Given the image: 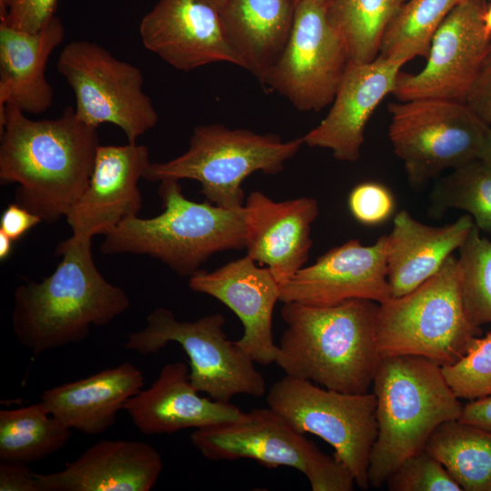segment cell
I'll return each instance as SVG.
<instances>
[{"label":"cell","instance_id":"9c48e42d","mask_svg":"<svg viewBox=\"0 0 491 491\" xmlns=\"http://www.w3.org/2000/svg\"><path fill=\"white\" fill-rule=\"evenodd\" d=\"M221 314L207 315L195 321H180L165 307L154 309L145 326L127 335L125 348L146 356L177 343L189 358V376L199 393L229 403L237 395L259 397L266 381L255 361L224 331Z\"/></svg>","mask_w":491,"mask_h":491},{"label":"cell","instance_id":"ba28073f","mask_svg":"<svg viewBox=\"0 0 491 491\" xmlns=\"http://www.w3.org/2000/svg\"><path fill=\"white\" fill-rule=\"evenodd\" d=\"M190 441L211 461L247 458L269 468L297 469L313 491H351L356 484L343 463L325 455L270 407L254 408L235 420L195 429Z\"/></svg>","mask_w":491,"mask_h":491},{"label":"cell","instance_id":"4fadbf2b","mask_svg":"<svg viewBox=\"0 0 491 491\" xmlns=\"http://www.w3.org/2000/svg\"><path fill=\"white\" fill-rule=\"evenodd\" d=\"M349 63L326 6L305 0L296 5L288 40L260 82L299 111L316 112L332 104Z\"/></svg>","mask_w":491,"mask_h":491},{"label":"cell","instance_id":"7bdbcfd3","mask_svg":"<svg viewBox=\"0 0 491 491\" xmlns=\"http://www.w3.org/2000/svg\"><path fill=\"white\" fill-rule=\"evenodd\" d=\"M202 1L211 5L212 7L216 9L218 12L222 9V7L226 2V0H202Z\"/></svg>","mask_w":491,"mask_h":491},{"label":"cell","instance_id":"f35d334b","mask_svg":"<svg viewBox=\"0 0 491 491\" xmlns=\"http://www.w3.org/2000/svg\"><path fill=\"white\" fill-rule=\"evenodd\" d=\"M41 222L38 215L14 203L8 205L1 215L0 231L16 241Z\"/></svg>","mask_w":491,"mask_h":491},{"label":"cell","instance_id":"52a82bcc","mask_svg":"<svg viewBox=\"0 0 491 491\" xmlns=\"http://www.w3.org/2000/svg\"><path fill=\"white\" fill-rule=\"evenodd\" d=\"M478 331L466 313L453 256L412 292L379 304L376 345L382 358L408 355L451 365L467 352Z\"/></svg>","mask_w":491,"mask_h":491},{"label":"cell","instance_id":"30bf717a","mask_svg":"<svg viewBox=\"0 0 491 491\" xmlns=\"http://www.w3.org/2000/svg\"><path fill=\"white\" fill-rule=\"evenodd\" d=\"M388 110V136L412 186L480 157L489 125L466 103L422 98L392 103Z\"/></svg>","mask_w":491,"mask_h":491},{"label":"cell","instance_id":"277c9868","mask_svg":"<svg viewBox=\"0 0 491 491\" xmlns=\"http://www.w3.org/2000/svg\"><path fill=\"white\" fill-rule=\"evenodd\" d=\"M377 436L369 455V486L380 487L407 458L425 450L443 423L458 420L464 405L441 366L425 357L381 359L373 381Z\"/></svg>","mask_w":491,"mask_h":491},{"label":"cell","instance_id":"603a6c76","mask_svg":"<svg viewBox=\"0 0 491 491\" xmlns=\"http://www.w3.org/2000/svg\"><path fill=\"white\" fill-rule=\"evenodd\" d=\"M475 225L468 214L452 224L432 226L401 210L386 235L387 281L391 298L405 296L435 276L458 250Z\"/></svg>","mask_w":491,"mask_h":491},{"label":"cell","instance_id":"7a4b0ae2","mask_svg":"<svg viewBox=\"0 0 491 491\" xmlns=\"http://www.w3.org/2000/svg\"><path fill=\"white\" fill-rule=\"evenodd\" d=\"M55 255L62 260L50 276L14 292L12 328L35 356L82 342L92 327L109 324L130 306L125 290L97 269L92 239L69 237L57 246Z\"/></svg>","mask_w":491,"mask_h":491},{"label":"cell","instance_id":"8d00e7d4","mask_svg":"<svg viewBox=\"0 0 491 491\" xmlns=\"http://www.w3.org/2000/svg\"><path fill=\"white\" fill-rule=\"evenodd\" d=\"M466 104L485 124L491 126V47L470 88Z\"/></svg>","mask_w":491,"mask_h":491},{"label":"cell","instance_id":"d4e9b609","mask_svg":"<svg viewBox=\"0 0 491 491\" xmlns=\"http://www.w3.org/2000/svg\"><path fill=\"white\" fill-rule=\"evenodd\" d=\"M145 378L131 362L106 368L87 377L43 392L40 401L71 429L98 435L116 421L129 398L136 395Z\"/></svg>","mask_w":491,"mask_h":491},{"label":"cell","instance_id":"e575fe53","mask_svg":"<svg viewBox=\"0 0 491 491\" xmlns=\"http://www.w3.org/2000/svg\"><path fill=\"white\" fill-rule=\"evenodd\" d=\"M347 205L358 223L373 226L385 223L392 216L396 201L388 187L377 182L366 181L352 188Z\"/></svg>","mask_w":491,"mask_h":491},{"label":"cell","instance_id":"ee69618b","mask_svg":"<svg viewBox=\"0 0 491 491\" xmlns=\"http://www.w3.org/2000/svg\"><path fill=\"white\" fill-rule=\"evenodd\" d=\"M484 20L487 31L491 34V5L486 7Z\"/></svg>","mask_w":491,"mask_h":491},{"label":"cell","instance_id":"6da1fadb","mask_svg":"<svg viewBox=\"0 0 491 491\" xmlns=\"http://www.w3.org/2000/svg\"><path fill=\"white\" fill-rule=\"evenodd\" d=\"M25 115L14 104L0 109V183L17 184L15 203L54 224L87 187L100 145L97 128L71 106L54 119Z\"/></svg>","mask_w":491,"mask_h":491},{"label":"cell","instance_id":"f1b7e54d","mask_svg":"<svg viewBox=\"0 0 491 491\" xmlns=\"http://www.w3.org/2000/svg\"><path fill=\"white\" fill-rule=\"evenodd\" d=\"M461 0H406L388 24L379 55L404 64L426 58L434 35Z\"/></svg>","mask_w":491,"mask_h":491},{"label":"cell","instance_id":"4dcf8cb0","mask_svg":"<svg viewBox=\"0 0 491 491\" xmlns=\"http://www.w3.org/2000/svg\"><path fill=\"white\" fill-rule=\"evenodd\" d=\"M449 209L467 212L479 230L491 235V165L476 159L451 170L434 185L428 214L438 219Z\"/></svg>","mask_w":491,"mask_h":491},{"label":"cell","instance_id":"7c38bea8","mask_svg":"<svg viewBox=\"0 0 491 491\" xmlns=\"http://www.w3.org/2000/svg\"><path fill=\"white\" fill-rule=\"evenodd\" d=\"M57 70L75 94L76 116L86 125H115L127 143L135 144L157 124L158 113L144 92L140 68L101 45L86 40L68 43L60 52Z\"/></svg>","mask_w":491,"mask_h":491},{"label":"cell","instance_id":"e0dca14e","mask_svg":"<svg viewBox=\"0 0 491 491\" xmlns=\"http://www.w3.org/2000/svg\"><path fill=\"white\" fill-rule=\"evenodd\" d=\"M151 164L144 145H102L87 187L65 218L75 240L105 235L142 209L138 182Z\"/></svg>","mask_w":491,"mask_h":491},{"label":"cell","instance_id":"8fae6325","mask_svg":"<svg viewBox=\"0 0 491 491\" xmlns=\"http://www.w3.org/2000/svg\"><path fill=\"white\" fill-rule=\"evenodd\" d=\"M268 407L301 434L316 435L353 474L362 489L369 486V455L377 436L374 393L347 394L286 376L271 386Z\"/></svg>","mask_w":491,"mask_h":491},{"label":"cell","instance_id":"cb8c5ba5","mask_svg":"<svg viewBox=\"0 0 491 491\" xmlns=\"http://www.w3.org/2000/svg\"><path fill=\"white\" fill-rule=\"evenodd\" d=\"M64 37L56 16L35 33L0 23V109L14 104L25 114L38 115L50 108L54 91L45 65Z\"/></svg>","mask_w":491,"mask_h":491},{"label":"cell","instance_id":"b9f144b4","mask_svg":"<svg viewBox=\"0 0 491 491\" xmlns=\"http://www.w3.org/2000/svg\"><path fill=\"white\" fill-rule=\"evenodd\" d=\"M479 159L491 165V126L488 128Z\"/></svg>","mask_w":491,"mask_h":491},{"label":"cell","instance_id":"484cf974","mask_svg":"<svg viewBox=\"0 0 491 491\" xmlns=\"http://www.w3.org/2000/svg\"><path fill=\"white\" fill-rule=\"evenodd\" d=\"M293 0H226L219 11L226 37L259 81L282 53L294 22Z\"/></svg>","mask_w":491,"mask_h":491},{"label":"cell","instance_id":"8992f818","mask_svg":"<svg viewBox=\"0 0 491 491\" xmlns=\"http://www.w3.org/2000/svg\"><path fill=\"white\" fill-rule=\"evenodd\" d=\"M304 145L302 137L284 141L274 134L230 129L220 124L195 126L188 149L163 163H151L149 182L190 179L201 185L206 201L226 209L244 206L242 183L250 175H276Z\"/></svg>","mask_w":491,"mask_h":491},{"label":"cell","instance_id":"ab89813d","mask_svg":"<svg viewBox=\"0 0 491 491\" xmlns=\"http://www.w3.org/2000/svg\"><path fill=\"white\" fill-rule=\"evenodd\" d=\"M458 420L491 432V396L468 401Z\"/></svg>","mask_w":491,"mask_h":491},{"label":"cell","instance_id":"836d02e7","mask_svg":"<svg viewBox=\"0 0 491 491\" xmlns=\"http://www.w3.org/2000/svg\"><path fill=\"white\" fill-rule=\"evenodd\" d=\"M390 491H462L446 468L426 450L405 460L387 478Z\"/></svg>","mask_w":491,"mask_h":491},{"label":"cell","instance_id":"ac0fdd59","mask_svg":"<svg viewBox=\"0 0 491 491\" xmlns=\"http://www.w3.org/2000/svg\"><path fill=\"white\" fill-rule=\"evenodd\" d=\"M191 290L210 296L231 309L243 325L235 341L256 363H276L278 345L273 337L274 308L279 300V283L269 268L249 256L235 259L207 272L199 269L188 280Z\"/></svg>","mask_w":491,"mask_h":491},{"label":"cell","instance_id":"5bb4252c","mask_svg":"<svg viewBox=\"0 0 491 491\" xmlns=\"http://www.w3.org/2000/svg\"><path fill=\"white\" fill-rule=\"evenodd\" d=\"M486 0H461L431 42L427 61L416 74H398L393 95L399 101L422 98L466 103L491 47L485 25Z\"/></svg>","mask_w":491,"mask_h":491},{"label":"cell","instance_id":"7402d4cb","mask_svg":"<svg viewBox=\"0 0 491 491\" xmlns=\"http://www.w3.org/2000/svg\"><path fill=\"white\" fill-rule=\"evenodd\" d=\"M124 410L145 435L202 428L235 420L243 413L230 402L201 396L183 362L164 366L151 386L129 398Z\"/></svg>","mask_w":491,"mask_h":491},{"label":"cell","instance_id":"d590c367","mask_svg":"<svg viewBox=\"0 0 491 491\" xmlns=\"http://www.w3.org/2000/svg\"><path fill=\"white\" fill-rule=\"evenodd\" d=\"M57 0H0V23L35 33L54 16Z\"/></svg>","mask_w":491,"mask_h":491},{"label":"cell","instance_id":"83f0119b","mask_svg":"<svg viewBox=\"0 0 491 491\" xmlns=\"http://www.w3.org/2000/svg\"><path fill=\"white\" fill-rule=\"evenodd\" d=\"M72 429L54 416L40 401L0 411V460L30 463L65 446Z\"/></svg>","mask_w":491,"mask_h":491},{"label":"cell","instance_id":"d6986e66","mask_svg":"<svg viewBox=\"0 0 491 491\" xmlns=\"http://www.w3.org/2000/svg\"><path fill=\"white\" fill-rule=\"evenodd\" d=\"M404 65L380 55L368 63L350 62L328 114L302 136L304 144L329 149L339 161H357L366 124L383 99L393 93Z\"/></svg>","mask_w":491,"mask_h":491},{"label":"cell","instance_id":"bcb514c9","mask_svg":"<svg viewBox=\"0 0 491 491\" xmlns=\"http://www.w3.org/2000/svg\"><path fill=\"white\" fill-rule=\"evenodd\" d=\"M406 0H398L399 2V5H401L402 3H404Z\"/></svg>","mask_w":491,"mask_h":491},{"label":"cell","instance_id":"f546056e","mask_svg":"<svg viewBox=\"0 0 491 491\" xmlns=\"http://www.w3.org/2000/svg\"><path fill=\"white\" fill-rule=\"evenodd\" d=\"M398 0H330L329 21L343 37L350 62L368 63L379 55L385 31Z\"/></svg>","mask_w":491,"mask_h":491},{"label":"cell","instance_id":"2e32d148","mask_svg":"<svg viewBox=\"0 0 491 491\" xmlns=\"http://www.w3.org/2000/svg\"><path fill=\"white\" fill-rule=\"evenodd\" d=\"M141 42L176 70L214 64L242 68L219 12L202 0H159L139 25Z\"/></svg>","mask_w":491,"mask_h":491},{"label":"cell","instance_id":"60d3db41","mask_svg":"<svg viewBox=\"0 0 491 491\" xmlns=\"http://www.w3.org/2000/svg\"><path fill=\"white\" fill-rule=\"evenodd\" d=\"M13 240L4 232L0 231V259L5 261L11 254L13 249Z\"/></svg>","mask_w":491,"mask_h":491},{"label":"cell","instance_id":"9a60e30c","mask_svg":"<svg viewBox=\"0 0 491 491\" xmlns=\"http://www.w3.org/2000/svg\"><path fill=\"white\" fill-rule=\"evenodd\" d=\"M386 251V235L368 246L350 239L280 283L279 300L310 306L349 299L384 303L391 298Z\"/></svg>","mask_w":491,"mask_h":491},{"label":"cell","instance_id":"4316f807","mask_svg":"<svg viewBox=\"0 0 491 491\" xmlns=\"http://www.w3.org/2000/svg\"><path fill=\"white\" fill-rule=\"evenodd\" d=\"M425 450L465 491H491V432L452 420L440 425Z\"/></svg>","mask_w":491,"mask_h":491},{"label":"cell","instance_id":"ffe728a7","mask_svg":"<svg viewBox=\"0 0 491 491\" xmlns=\"http://www.w3.org/2000/svg\"><path fill=\"white\" fill-rule=\"evenodd\" d=\"M244 211L247 256L269 268L279 284L304 267L313 245L311 227L319 215L316 199L275 201L253 191Z\"/></svg>","mask_w":491,"mask_h":491},{"label":"cell","instance_id":"d6a6232c","mask_svg":"<svg viewBox=\"0 0 491 491\" xmlns=\"http://www.w3.org/2000/svg\"><path fill=\"white\" fill-rule=\"evenodd\" d=\"M442 374L459 399L491 396V332L475 337L456 362L441 366Z\"/></svg>","mask_w":491,"mask_h":491},{"label":"cell","instance_id":"1f68e13d","mask_svg":"<svg viewBox=\"0 0 491 491\" xmlns=\"http://www.w3.org/2000/svg\"><path fill=\"white\" fill-rule=\"evenodd\" d=\"M462 301L468 319L478 327L491 323V241L475 225L458 249Z\"/></svg>","mask_w":491,"mask_h":491},{"label":"cell","instance_id":"3957f363","mask_svg":"<svg viewBox=\"0 0 491 491\" xmlns=\"http://www.w3.org/2000/svg\"><path fill=\"white\" fill-rule=\"evenodd\" d=\"M379 304L349 299L328 306L284 303L286 328L276 364L286 376L347 394L369 392L382 359L376 345Z\"/></svg>","mask_w":491,"mask_h":491},{"label":"cell","instance_id":"5b68a950","mask_svg":"<svg viewBox=\"0 0 491 491\" xmlns=\"http://www.w3.org/2000/svg\"><path fill=\"white\" fill-rule=\"evenodd\" d=\"M157 190L163 212L128 218L105 234L104 255H145L180 276L190 277L215 254L245 248V211L186 198L179 181L165 179Z\"/></svg>","mask_w":491,"mask_h":491},{"label":"cell","instance_id":"44dd1931","mask_svg":"<svg viewBox=\"0 0 491 491\" xmlns=\"http://www.w3.org/2000/svg\"><path fill=\"white\" fill-rule=\"evenodd\" d=\"M163 470L145 442L101 440L61 471L37 474L41 491H150Z\"/></svg>","mask_w":491,"mask_h":491},{"label":"cell","instance_id":"f6af8a7d","mask_svg":"<svg viewBox=\"0 0 491 491\" xmlns=\"http://www.w3.org/2000/svg\"><path fill=\"white\" fill-rule=\"evenodd\" d=\"M301 1H305V0H293V2L295 3V5H296L297 3L301 2ZM310 1H314V2H316L318 4H321L323 5H327V4L330 2V0H310Z\"/></svg>","mask_w":491,"mask_h":491},{"label":"cell","instance_id":"74e56055","mask_svg":"<svg viewBox=\"0 0 491 491\" xmlns=\"http://www.w3.org/2000/svg\"><path fill=\"white\" fill-rule=\"evenodd\" d=\"M0 491H41L35 473L16 461H1Z\"/></svg>","mask_w":491,"mask_h":491}]
</instances>
